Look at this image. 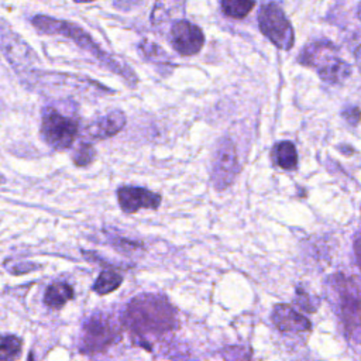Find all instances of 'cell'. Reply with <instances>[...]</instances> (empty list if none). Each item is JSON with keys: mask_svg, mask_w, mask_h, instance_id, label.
<instances>
[{"mask_svg": "<svg viewBox=\"0 0 361 361\" xmlns=\"http://www.w3.org/2000/svg\"><path fill=\"white\" fill-rule=\"evenodd\" d=\"M124 324L138 336L165 334L178 326L176 310L162 295L142 293L127 306Z\"/></svg>", "mask_w": 361, "mask_h": 361, "instance_id": "6da1fadb", "label": "cell"}, {"mask_svg": "<svg viewBox=\"0 0 361 361\" xmlns=\"http://www.w3.org/2000/svg\"><path fill=\"white\" fill-rule=\"evenodd\" d=\"M31 23L38 31H41L44 34L62 35V37L72 39L79 48H82L83 51L90 54L93 58H96L104 68L120 75L128 85H131V86L137 85V75L133 72V69L130 66H127L126 63H123L121 61H117L116 58H113L111 55L104 52L93 41V38L86 31H83L79 25H76L71 21L56 20L54 17L41 16V14L35 16Z\"/></svg>", "mask_w": 361, "mask_h": 361, "instance_id": "7a4b0ae2", "label": "cell"}, {"mask_svg": "<svg viewBox=\"0 0 361 361\" xmlns=\"http://www.w3.org/2000/svg\"><path fill=\"white\" fill-rule=\"evenodd\" d=\"M302 65L314 68L319 76L331 85L344 82L351 75L350 65L340 58L337 47L330 41H314L299 54Z\"/></svg>", "mask_w": 361, "mask_h": 361, "instance_id": "3957f363", "label": "cell"}, {"mask_svg": "<svg viewBox=\"0 0 361 361\" xmlns=\"http://www.w3.org/2000/svg\"><path fill=\"white\" fill-rule=\"evenodd\" d=\"M331 290L336 292L340 317L350 340L361 344V289L358 283L341 274L330 279Z\"/></svg>", "mask_w": 361, "mask_h": 361, "instance_id": "277c9868", "label": "cell"}, {"mask_svg": "<svg viewBox=\"0 0 361 361\" xmlns=\"http://www.w3.org/2000/svg\"><path fill=\"white\" fill-rule=\"evenodd\" d=\"M79 133V121L72 116H63L56 109L48 106L42 110L41 135L44 141L55 149L72 147Z\"/></svg>", "mask_w": 361, "mask_h": 361, "instance_id": "5b68a950", "label": "cell"}, {"mask_svg": "<svg viewBox=\"0 0 361 361\" xmlns=\"http://www.w3.org/2000/svg\"><path fill=\"white\" fill-rule=\"evenodd\" d=\"M118 338L120 330L117 324L109 316L96 313L83 323L79 350L86 354L100 353L109 348Z\"/></svg>", "mask_w": 361, "mask_h": 361, "instance_id": "8992f818", "label": "cell"}, {"mask_svg": "<svg viewBox=\"0 0 361 361\" xmlns=\"http://www.w3.org/2000/svg\"><path fill=\"white\" fill-rule=\"evenodd\" d=\"M261 32L279 49H290L295 41L293 28L285 13L275 3H268L261 7L258 14Z\"/></svg>", "mask_w": 361, "mask_h": 361, "instance_id": "52a82bcc", "label": "cell"}, {"mask_svg": "<svg viewBox=\"0 0 361 361\" xmlns=\"http://www.w3.org/2000/svg\"><path fill=\"white\" fill-rule=\"evenodd\" d=\"M240 172V164L235 147L230 138H221L217 144L213 164L212 182L217 190L228 188Z\"/></svg>", "mask_w": 361, "mask_h": 361, "instance_id": "ba28073f", "label": "cell"}, {"mask_svg": "<svg viewBox=\"0 0 361 361\" xmlns=\"http://www.w3.org/2000/svg\"><path fill=\"white\" fill-rule=\"evenodd\" d=\"M30 79L37 80L38 83L47 85V86H56V87H66L69 90H76L79 93H96V94H107L111 93L110 89L102 86L97 82L90 80L89 78L76 76V75H68V73H56V72H38L32 71L28 75Z\"/></svg>", "mask_w": 361, "mask_h": 361, "instance_id": "9c48e42d", "label": "cell"}, {"mask_svg": "<svg viewBox=\"0 0 361 361\" xmlns=\"http://www.w3.org/2000/svg\"><path fill=\"white\" fill-rule=\"evenodd\" d=\"M169 37L173 49L183 56L196 55L204 45L203 31L186 20H178L171 27Z\"/></svg>", "mask_w": 361, "mask_h": 361, "instance_id": "30bf717a", "label": "cell"}, {"mask_svg": "<svg viewBox=\"0 0 361 361\" xmlns=\"http://www.w3.org/2000/svg\"><path fill=\"white\" fill-rule=\"evenodd\" d=\"M117 200L123 212L135 213L140 209H158L161 195L140 186H121L117 189Z\"/></svg>", "mask_w": 361, "mask_h": 361, "instance_id": "8fae6325", "label": "cell"}, {"mask_svg": "<svg viewBox=\"0 0 361 361\" xmlns=\"http://www.w3.org/2000/svg\"><path fill=\"white\" fill-rule=\"evenodd\" d=\"M1 49L16 71H24L38 61L34 51L16 34L6 32L1 37Z\"/></svg>", "mask_w": 361, "mask_h": 361, "instance_id": "7c38bea8", "label": "cell"}, {"mask_svg": "<svg viewBox=\"0 0 361 361\" xmlns=\"http://www.w3.org/2000/svg\"><path fill=\"white\" fill-rule=\"evenodd\" d=\"M124 124H126L124 113L120 110H111L89 121L85 128V134L90 140H104L121 131Z\"/></svg>", "mask_w": 361, "mask_h": 361, "instance_id": "4fadbf2b", "label": "cell"}, {"mask_svg": "<svg viewBox=\"0 0 361 361\" xmlns=\"http://www.w3.org/2000/svg\"><path fill=\"white\" fill-rule=\"evenodd\" d=\"M272 322L282 333H305L312 329L307 317L298 313L292 306L279 303L272 310Z\"/></svg>", "mask_w": 361, "mask_h": 361, "instance_id": "5bb4252c", "label": "cell"}, {"mask_svg": "<svg viewBox=\"0 0 361 361\" xmlns=\"http://www.w3.org/2000/svg\"><path fill=\"white\" fill-rule=\"evenodd\" d=\"M185 3L186 0H155L151 11V23L161 25L180 18L185 11Z\"/></svg>", "mask_w": 361, "mask_h": 361, "instance_id": "9a60e30c", "label": "cell"}, {"mask_svg": "<svg viewBox=\"0 0 361 361\" xmlns=\"http://www.w3.org/2000/svg\"><path fill=\"white\" fill-rule=\"evenodd\" d=\"M75 296L73 288L62 281L51 283L44 293V303L51 309H61Z\"/></svg>", "mask_w": 361, "mask_h": 361, "instance_id": "2e32d148", "label": "cell"}, {"mask_svg": "<svg viewBox=\"0 0 361 361\" xmlns=\"http://www.w3.org/2000/svg\"><path fill=\"white\" fill-rule=\"evenodd\" d=\"M272 155L276 165L282 169L290 171L295 169L298 165V151L293 142L290 141L278 142L272 151Z\"/></svg>", "mask_w": 361, "mask_h": 361, "instance_id": "e0dca14e", "label": "cell"}, {"mask_svg": "<svg viewBox=\"0 0 361 361\" xmlns=\"http://www.w3.org/2000/svg\"><path fill=\"white\" fill-rule=\"evenodd\" d=\"M123 282V275L114 269V268H104L97 279L94 281V285H93V290L99 295H107L113 290H116Z\"/></svg>", "mask_w": 361, "mask_h": 361, "instance_id": "ac0fdd59", "label": "cell"}, {"mask_svg": "<svg viewBox=\"0 0 361 361\" xmlns=\"http://www.w3.org/2000/svg\"><path fill=\"white\" fill-rule=\"evenodd\" d=\"M254 4L255 0H221V10L231 18H244Z\"/></svg>", "mask_w": 361, "mask_h": 361, "instance_id": "d6986e66", "label": "cell"}, {"mask_svg": "<svg viewBox=\"0 0 361 361\" xmlns=\"http://www.w3.org/2000/svg\"><path fill=\"white\" fill-rule=\"evenodd\" d=\"M23 341L17 336H4L0 338V360L17 358L21 353Z\"/></svg>", "mask_w": 361, "mask_h": 361, "instance_id": "ffe728a7", "label": "cell"}, {"mask_svg": "<svg viewBox=\"0 0 361 361\" xmlns=\"http://www.w3.org/2000/svg\"><path fill=\"white\" fill-rule=\"evenodd\" d=\"M140 51L151 62H155V63H169V58H168L166 52L159 45H157L154 42H149L147 39L141 41Z\"/></svg>", "mask_w": 361, "mask_h": 361, "instance_id": "44dd1931", "label": "cell"}, {"mask_svg": "<svg viewBox=\"0 0 361 361\" xmlns=\"http://www.w3.org/2000/svg\"><path fill=\"white\" fill-rule=\"evenodd\" d=\"M94 158H96V149L89 142H80L72 154V161L76 166H87L94 161Z\"/></svg>", "mask_w": 361, "mask_h": 361, "instance_id": "7402d4cb", "label": "cell"}, {"mask_svg": "<svg viewBox=\"0 0 361 361\" xmlns=\"http://www.w3.org/2000/svg\"><path fill=\"white\" fill-rule=\"evenodd\" d=\"M111 244L116 247V250L121 251L126 255H131L135 251H141L142 250V244L137 243V241H130V240H124L121 237H113Z\"/></svg>", "mask_w": 361, "mask_h": 361, "instance_id": "603a6c76", "label": "cell"}, {"mask_svg": "<svg viewBox=\"0 0 361 361\" xmlns=\"http://www.w3.org/2000/svg\"><path fill=\"white\" fill-rule=\"evenodd\" d=\"M296 303H298L299 307L303 309V310H307V312H314V310H316V307L312 306V303H310V299H309L307 292L302 290L300 288L296 289Z\"/></svg>", "mask_w": 361, "mask_h": 361, "instance_id": "cb8c5ba5", "label": "cell"}, {"mask_svg": "<svg viewBox=\"0 0 361 361\" xmlns=\"http://www.w3.org/2000/svg\"><path fill=\"white\" fill-rule=\"evenodd\" d=\"M343 117L351 124L357 126L361 120V110L358 107H347L343 110Z\"/></svg>", "mask_w": 361, "mask_h": 361, "instance_id": "d4e9b609", "label": "cell"}, {"mask_svg": "<svg viewBox=\"0 0 361 361\" xmlns=\"http://www.w3.org/2000/svg\"><path fill=\"white\" fill-rule=\"evenodd\" d=\"M37 268H39V265H37V264H34V262H21V264H16V267H13L10 272L20 275V274L31 272V271H34V269H37Z\"/></svg>", "mask_w": 361, "mask_h": 361, "instance_id": "484cf974", "label": "cell"}, {"mask_svg": "<svg viewBox=\"0 0 361 361\" xmlns=\"http://www.w3.org/2000/svg\"><path fill=\"white\" fill-rule=\"evenodd\" d=\"M144 0H113L114 6L120 10H131L134 7H138Z\"/></svg>", "mask_w": 361, "mask_h": 361, "instance_id": "4316f807", "label": "cell"}, {"mask_svg": "<svg viewBox=\"0 0 361 361\" xmlns=\"http://www.w3.org/2000/svg\"><path fill=\"white\" fill-rule=\"evenodd\" d=\"M354 254H355L357 264H358V267L361 269V230L357 231L355 238H354Z\"/></svg>", "mask_w": 361, "mask_h": 361, "instance_id": "83f0119b", "label": "cell"}, {"mask_svg": "<svg viewBox=\"0 0 361 361\" xmlns=\"http://www.w3.org/2000/svg\"><path fill=\"white\" fill-rule=\"evenodd\" d=\"M355 61H357V65H358V68L361 71V45L355 51Z\"/></svg>", "mask_w": 361, "mask_h": 361, "instance_id": "f1b7e54d", "label": "cell"}, {"mask_svg": "<svg viewBox=\"0 0 361 361\" xmlns=\"http://www.w3.org/2000/svg\"><path fill=\"white\" fill-rule=\"evenodd\" d=\"M357 17H358V20L361 21V3H360L358 7H357Z\"/></svg>", "mask_w": 361, "mask_h": 361, "instance_id": "f546056e", "label": "cell"}, {"mask_svg": "<svg viewBox=\"0 0 361 361\" xmlns=\"http://www.w3.org/2000/svg\"><path fill=\"white\" fill-rule=\"evenodd\" d=\"M75 3H89V1H93V0H73Z\"/></svg>", "mask_w": 361, "mask_h": 361, "instance_id": "4dcf8cb0", "label": "cell"}, {"mask_svg": "<svg viewBox=\"0 0 361 361\" xmlns=\"http://www.w3.org/2000/svg\"><path fill=\"white\" fill-rule=\"evenodd\" d=\"M4 182H6V178L0 173V185H1V183H4Z\"/></svg>", "mask_w": 361, "mask_h": 361, "instance_id": "1f68e13d", "label": "cell"}]
</instances>
